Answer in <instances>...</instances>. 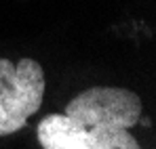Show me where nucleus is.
I'll return each instance as SVG.
<instances>
[{
  "mask_svg": "<svg viewBox=\"0 0 156 149\" xmlns=\"http://www.w3.org/2000/svg\"><path fill=\"white\" fill-rule=\"evenodd\" d=\"M44 97V72L34 59H0V137L23 128Z\"/></svg>",
  "mask_w": 156,
  "mask_h": 149,
  "instance_id": "obj_1",
  "label": "nucleus"
},
{
  "mask_svg": "<svg viewBox=\"0 0 156 149\" xmlns=\"http://www.w3.org/2000/svg\"><path fill=\"white\" fill-rule=\"evenodd\" d=\"M66 116L89 130L133 128L141 118V99L127 88L93 86L68 103Z\"/></svg>",
  "mask_w": 156,
  "mask_h": 149,
  "instance_id": "obj_2",
  "label": "nucleus"
},
{
  "mask_svg": "<svg viewBox=\"0 0 156 149\" xmlns=\"http://www.w3.org/2000/svg\"><path fill=\"white\" fill-rule=\"evenodd\" d=\"M42 149H95V130L74 122L66 113H49L38 124Z\"/></svg>",
  "mask_w": 156,
  "mask_h": 149,
  "instance_id": "obj_3",
  "label": "nucleus"
},
{
  "mask_svg": "<svg viewBox=\"0 0 156 149\" xmlns=\"http://www.w3.org/2000/svg\"><path fill=\"white\" fill-rule=\"evenodd\" d=\"M95 149H141L129 128H104L95 130Z\"/></svg>",
  "mask_w": 156,
  "mask_h": 149,
  "instance_id": "obj_4",
  "label": "nucleus"
}]
</instances>
